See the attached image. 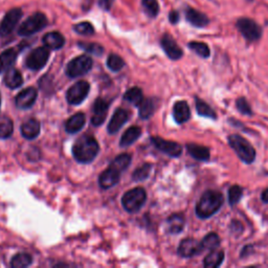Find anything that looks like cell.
<instances>
[{
	"mask_svg": "<svg viewBox=\"0 0 268 268\" xmlns=\"http://www.w3.org/2000/svg\"><path fill=\"white\" fill-rule=\"evenodd\" d=\"M100 151L99 143L95 137L84 134L72 147V154L76 161L81 163H89L94 161Z\"/></svg>",
	"mask_w": 268,
	"mask_h": 268,
	"instance_id": "cell-1",
	"label": "cell"
},
{
	"mask_svg": "<svg viewBox=\"0 0 268 268\" xmlns=\"http://www.w3.org/2000/svg\"><path fill=\"white\" fill-rule=\"evenodd\" d=\"M224 202V197L216 191H207L203 193L196 206V215L201 219L212 217L220 210Z\"/></svg>",
	"mask_w": 268,
	"mask_h": 268,
	"instance_id": "cell-2",
	"label": "cell"
},
{
	"mask_svg": "<svg viewBox=\"0 0 268 268\" xmlns=\"http://www.w3.org/2000/svg\"><path fill=\"white\" fill-rule=\"evenodd\" d=\"M228 144L236 152L238 157L245 163H252L256 159V151L254 147L249 144L244 137L238 134L228 136Z\"/></svg>",
	"mask_w": 268,
	"mask_h": 268,
	"instance_id": "cell-3",
	"label": "cell"
},
{
	"mask_svg": "<svg viewBox=\"0 0 268 268\" xmlns=\"http://www.w3.org/2000/svg\"><path fill=\"white\" fill-rule=\"evenodd\" d=\"M147 199L146 191L143 188H134L125 193L122 198V205L129 213H135L140 211L145 205Z\"/></svg>",
	"mask_w": 268,
	"mask_h": 268,
	"instance_id": "cell-4",
	"label": "cell"
},
{
	"mask_svg": "<svg viewBox=\"0 0 268 268\" xmlns=\"http://www.w3.org/2000/svg\"><path fill=\"white\" fill-rule=\"evenodd\" d=\"M48 24V18L42 13H35L20 25L18 34L26 37L34 35L37 32H40Z\"/></svg>",
	"mask_w": 268,
	"mask_h": 268,
	"instance_id": "cell-5",
	"label": "cell"
},
{
	"mask_svg": "<svg viewBox=\"0 0 268 268\" xmlns=\"http://www.w3.org/2000/svg\"><path fill=\"white\" fill-rule=\"evenodd\" d=\"M92 59L86 54H82L71 60L66 67V75L69 78H78L86 75L92 67Z\"/></svg>",
	"mask_w": 268,
	"mask_h": 268,
	"instance_id": "cell-6",
	"label": "cell"
},
{
	"mask_svg": "<svg viewBox=\"0 0 268 268\" xmlns=\"http://www.w3.org/2000/svg\"><path fill=\"white\" fill-rule=\"evenodd\" d=\"M237 27L244 38L248 41H258L262 36V29L256 21L249 18H240L237 21Z\"/></svg>",
	"mask_w": 268,
	"mask_h": 268,
	"instance_id": "cell-7",
	"label": "cell"
},
{
	"mask_svg": "<svg viewBox=\"0 0 268 268\" xmlns=\"http://www.w3.org/2000/svg\"><path fill=\"white\" fill-rule=\"evenodd\" d=\"M50 58V50L49 48H38L34 50L26 58L25 65L29 69L32 70H40L42 69L45 64L48 63Z\"/></svg>",
	"mask_w": 268,
	"mask_h": 268,
	"instance_id": "cell-8",
	"label": "cell"
},
{
	"mask_svg": "<svg viewBox=\"0 0 268 268\" xmlns=\"http://www.w3.org/2000/svg\"><path fill=\"white\" fill-rule=\"evenodd\" d=\"M90 85L86 81H80L73 84L66 94V100L70 105H79L89 94Z\"/></svg>",
	"mask_w": 268,
	"mask_h": 268,
	"instance_id": "cell-9",
	"label": "cell"
},
{
	"mask_svg": "<svg viewBox=\"0 0 268 268\" xmlns=\"http://www.w3.org/2000/svg\"><path fill=\"white\" fill-rule=\"evenodd\" d=\"M21 17L22 11L20 8H13V10L8 11L2 19L1 24H0V36H6L11 34L21 19Z\"/></svg>",
	"mask_w": 268,
	"mask_h": 268,
	"instance_id": "cell-10",
	"label": "cell"
},
{
	"mask_svg": "<svg viewBox=\"0 0 268 268\" xmlns=\"http://www.w3.org/2000/svg\"><path fill=\"white\" fill-rule=\"evenodd\" d=\"M151 142L160 151L171 157H178L182 153V147L178 143L165 141L161 137H151Z\"/></svg>",
	"mask_w": 268,
	"mask_h": 268,
	"instance_id": "cell-11",
	"label": "cell"
},
{
	"mask_svg": "<svg viewBox=\"0 0 268 268\" xmlns=\"http://www.w3.org/2000/svg\"><path fill=\"white\" fill-rule=\"evenodd\" d=\"M161 48L164 51L165 54L171 60H178L182 57L183 52L179 48V45L173 39V37L169 34H164L161 38Z\"/></svg>",
	"mask_w": 268,
	"mask_h": 268,
	"instance_id": "cell-12",
	"label": "cell"
},
{
	"mask_svg": "<svg viewBox=\"0 0 268 268\" xmlns=\"http://www.w3.org/2000/svg\"><path fill=\"white\" fill-rule=\"evenodd\" d=\"M201 252L202 248L200 242L193 238L183 239L177 249L178 255L182 258H191L200 254Z\"/></svg>",
	"mask_w": 268,
	"mask_h": 268,
	"instance_id": "cell-13",
	"label": "cell"
},
{
	"mask_svg": "<svg viewBox=\"0 0 268 268\" xmlns=\"http://www.w3.org/2000/svg\"><path fill=\"white\" fill-rule=\"evenodd\" d=\"M110 103L104 99H97L94 104V115L91 118V123L95 126H101L105 122Z\"/></svg>",
	"mask_w": 268,
	"mask_h": 268,
	"instance_id": "cell-14",
	"label": "cell"
},
{
	"mask_svg": "<svg viewBox=\"0 0 268 268\" xmlns=\"http://www.w3.org/2000/svg\"><path fill=\"white\" fill-rule=\"evenodd\" d=\"M37 96H38V92L34 87L23 89L16 97V106L19 109H29L35 104Z\"/></svg>",
	"mask_w": 268,
	"mask_h": 268,
	"instance_id": "cell-15",
	"label": "cell"
},
{
	"mask_svg": "<svg viewBox=\"0 0 268 268\" xmlns=\"http://www.w3.org/2000/svg\"><path fill=\"white\" fill-rule=\"evenodd\" d=\"M128 118H129V113L126 111V110L122 108H117L112 115V118L110 119V122H109L108 132L110 134H115L116 132H118L119 129H121L125 125V123L128 121Z\"/></svg>",
	"mask_w": 268,
	"mask_h": 268,
	"instance_id": "cell-16",
	"label": "cell"
},
{
	"mask_svg": "<svg viewBox=\"0 0 268 268\" xmlns=\"http://www.w3.org/2000/svg\"><path fill=\"white\" fill-rule=\"evenodd\" d=\"M119 174H121V172L109 167L106 171H104L100 175L99 177L100 187L103 189H109L115 186V184L119 181Z\"/></svg>",
	"mask_w": 268,
	"mask_h": 268,
	"instance_id": "cell-17",
	"label": "cell"
},
{
	"mask_svg": "<svg viewBox=\"0 0 268 268\" xmlns=\"http://www.w3.org/2000/svg\"><path fill=\"white\" fill-rule=\"evenodd\" d=\"M173 116L177 124H183L189 121L191 116V110L186 101H178L174 104Z\"/></svg>",
	"mask_w": 268,
	"mask_h": 268,
	"instance_id": "cell-18",
	"label": "cell"
},
{
	"mask_svg": "<svg viewBox=\"0 0 268 268\" xmlns=\"http://www.w3.org/2000/svg\"><path fill=\"white\" fill-rule=\"evenodd\" d=\"M186 18L187 20L195 27H205L210 22V19L206 14L200 13L199 11L192 7H187Z\"/></svg>",
	"mask_w": 268,
	"mask_h": 268,
	"instance_id": "cell-19",
	"label": "cell"
},
{
	"mask_svg": "<svg viewBox=\"0 0 268 268\" xmlns=\"http://www.w3.org/2000/svg\"><path fill=\"white\" fill-rule=\"evenodd\" d=\"M85 114L79 112L73 114L71 117L67 119V122L65 123V130L69 134H76L78 133L81 129L84 127L85 125Z\"/></svg>",
	"mask_w": 268,
	"mask_h": 268,
	"instance_id": "cell-20",
	"label": "cell"
},
{
	"mask_svg": "<svg viewBox=\"0 0 268 268\" xmlns=\"http://www.w3.org/2000/svg\"><path fill=\"white\" fill-rule=\"evenodd\" d=\"M21 134L26 140H34L40 133V123L35 118H31L21 126Z\"/></svg>",
	"mask_w": 268,
	"mask_h": 268,
	"instance_id": "cell-21",
	"label": "cell"
},
{
	"mask_svg": "<svg viewBox=\"0 0 268 268\" xmlns=\"http://www.w3.org/2000/svg\"><path fill=\"white\" fill-rule=\"evenodd\" d=\"M3 83L8 88L16 89L23 84V78L19 70H17L15 68H10L5 72Z\"/></svg>",
	"mask_w": 268,
	"mask_h": 268,
	"instance_id": "cell-22",
	"label": "cell"
},
{
	"mask_svg": "<svg viewBox=\"0 0 268 268\" xmlns=\"http://www.w3.org/2000/svg\"><path fill=\"white\" fill-rule=\"evenodd\" d=\"M187 150L193 159H195L196 161H207L210 160V156H211L210 150H209V148L205 146H200L196 144H188Z\"/></svg>",
	"mask_w": 268,
	"mask_h": 268,
	"instance_id": "cell-23",
	"label": "cell"
},
{
	"mask_svg": "<svg viewBox=\"0 0 268 268\" xmlns=\"http://www.w3.org/2000/svg\"><path fill=\"white\" fill-rule=\"evenodd\" d=\"M43 43L51 50H60L65 44V39L60 33L52 32L43 37Z\"/></svg>",
	"mask_w": 268,
	"mask_h": 268,
	"instance_id": "cell-24",
	"label": "cell"
},
{
	"mask_svg": "<svg viewBox=\"0 0 268 268\" xmlns=\"http://www.w3.org/2000/svg\"><path fill=\"white\" fill-rule=\"evenodd\" d=\"M186 220L181 214H174L167 220V229L169 234H179L182 232Z\"/></svg>",
	"mask_w": 268,
	"mask_h": 268,
	"instance_id": "cell-25",
	"label": "cell"
},
{
	"mask_svg": "<svg viewBox=\"0 0 268 268\" xmlns=\"http://www.w3.org/2000/svg\"><path fill=\"white\" fill-rule=\"evenodd\" d=\"M17 59V52L13 49L4 51L0 54V73L12 68Z\"/></svg>",
	"mask_w": 268,
	"mask_h": 268,
	"instance_id": "cell-26",
	"label": "cell"
},
{
	"mask_svg": "<svg viewBox=\"0 0 268 268\" xmlns=\"http://www.w3.org/2000/svg\"><path fill=\"white\" fill-rule=\"evenodd\" d=\"M142 134V129L137 126H133L131 128H129L128 130L123 134L121 142H119V146L121 147H129L132 145L136 140H138V137Z\"/></svg>",
	"mask_w": 268,
	"mask_h": 268,
	"instance_id": "cell-27",
	"label": "cell"
},
{
	"mask_svg": "<svg viewBox=\"0 0 268 268\" xmlns=\"http://www.w3.org/2000/svg\"><path fill=\"white\" fill-rule=\"evenodd\" d=\"M224 260V253L222 251H214L210 253L203 261V265L207 268H217L222 264Z\"/></svg>",
	"mask_w": 268,
	"mask_h": 268,
	"instance_id": "cell-28",
	"label": "cell"
},
{
	"mask_svg": "<svg viewBox=\"0 0 268 268\" xmlns=\"http://www.w3.org/2000/svg\"><path fill=\"white\" fill-rule=\"evenodd\" d=\"M202 252L203 251H214L220 245V238L216 233H210L200 242Z\"/></svg>",
	"mask_w": 268,
	"mask_h": 268,
	"instance_id": "cell-29",
	"label": "cell"
},
{
	"mask_svg": "<svg viewBox=\"0 0 268 268\" xmlns=\"http://www.w3.org/2000/svg\"><path fill=\"white\" fill-rule=\"evenodd\" d=\"M138 107H140V116L143 119L150 118L155 111L154 102L151 99L143 100L142 103L138 105Z\"/></svg>",
	"mask_w": 268,
	"mask_h": 268,
	"instance_id": "cell-30",
	"label": "cell"
},
{
	"mask_svg": "<svg viewBox=\"0 0 268 268\" xmlns=\"http://www.w3.org/2000/svg\"><path fill=\"white\" fill-rule=\"evenodd\" d=\"M196 100V110H197V113L201 116H206V117H210V118H213L215 119L217 114L216 112L213 110V108L207 104L205 101L203 100H200L198 98L195 99Z\"/></svg>",
	"mask_w": 268,
	"mask_h": 268,
	"instance_id": "cell-31",
	"label": "cell"
},
{
	"mask_svg": "<svg viewBox=\"0 0 268 268\" xmlns=\"http://www.w3.org/2000/svg\"><path fill=\"white\" fill-rule=\"evenodd\" d=\"M124 99L126 101H128L129 103H131L135 106H138L142 103V101L144 100L143 91L141 88H138V87L130 88L129 90H127V92L124 96Z\"/></svg>",
	"mask_w": 268,
	"mask_h": 268,
	"instance_id": "cell-32",
	"label": "cell"
},
{
	"mask_svg": "<svg viewBox=\"0 0 268 268\" xmlns=\"http://www.w3.org/2000/svg\"><path fill=\"white\" fill-rule=\"evenodd\" d=\"M131 163V156L129 154H121L115 157V160L110 164V167L117 170L118 172H123L125 171L129 164Z\"/></svg>",
	"mask_w": 268,
	"mask_h": 268,
	"instance_id": "cell-33",
	"label": "cell"
},
{
	"mask_svg": "<svg viewBox=\"0 0 268 268\" xmlns=\"http://www.w3.org/2000/svg\"><path fill=\"white\" fill-rule=\"evenodd\" d=\"M33 262V258L31 255L21 253V254H17L16 256L13 257L11 265L14 268H24L30 266Z\"/></svg>",
	"mask_w": 268,
	"mask_h": 268,
	"instance_id": "cell-34",
	"label": "cell"
},
{
	"mask_svg": "<svg viewBox=\"0 0 268 268\" xmlns=\"http://www.w3.org/2000/svg\"><path fill=\"white\" fill-rule=\"evenodd\" d=\"M14 125L11 118L0 116V138H8L13 134Z\"/></svg>",
	"mask_w": 268,
	"mask_h": 268,
	"instance_id": "cell-35",
	"label": "cell"
},
{
	"mask_svg": "<svg viewBox=\"0 0 268 268\" xmlns=\"http://www.w3.org/2000/svg\"><path fill=\"white\" fill-rule=\"evenodd\" d=\"M189 48L194 52L196 53L199 57L201 58H209L211 54V51L210 48L208 46V44L203 43V42H197V41H193L189 43Z\"/></svg>",
	"mask_w": 268,
	"mask_h": 268,
	"instance_id": "cell-36",
	"label": "cell"
},
{
	"mask_svg": "<svg viewBox=\"0 0 268 268\" xmlns=\"http://www.w3.org/2000/svg\"><path fill=\"white\" fill-rule=\"evenodd\" d=\"M107 66L110 70L119 71L125 66V62L121 57L117 56V54H111L107 59Z\"/></svg>",
	"mask_w": 268,
	"mask_h": 268,
	"instance_id": "cell-37",
	"label": "cell"
},
{
	"mask_svg": "<svg viewBox=\"0 0 268 268\" xmlns=\"http://www.w3.org/2000/svg\"><path fill=\"white\" fill-rule=\"evenodd\" d=\"M152 170V164L151 163H145L142 167L136 169L133 173V179L135 181H143L149 177L150 172Z\"/></svg>",
	"mask_w": 268,
	"mask_h": 268,
	"instance_id": "cell-38",
	"label": "cell"
},
{
	"mask_svg": "<svg viewBox=\"0 0 268 268\" xmlns=\"http://www.w3.org/2000/svg\"><path fill=\"white\" fill-rule=\"evenodd\" d=\"M79 46L82 50H84L85 52H87L89 54H96V56H101V54H103V53H104V49L102 48L100 44H97V43L80 42Z\"/></svg>",
	"mask_w": 268,
	"mask_h": 268,
	"instance_id": "cell-39",
	"label": "cell"
},
{
	"mask_svg": "<svg viewBox=\"0 0 268 268\" xmlns=\"http://www.w3.org/2000/svg\"><path fill=\"white\" fill-rule=\"evenodd\" d=\"M143 6L146 13L150 17H156L160 12V5L157 0H143Z\"/></svg>",
	"mask_w": 268,
	"mask_h": 268,
	"instance_id": "cell-40",
	"label": "cell"
},
{
	"mask_svg": "<svg viewBox=\"0 0 268 268\" xmlns=\"http://www.w3.org/2000/svg\"><path fill=\"white\" fill-rule=\"evenodd\" d=\"M243 195L242 188L239 186H233L228 190V202L230 206H235L240 201Z\"/></svg>",
	"mask_w": 268,
	"mask_h": 268,
	"instance_id": "cell-41",
	"label": "cell"
},
{
	"mask_svg": "<svg viewBox=\"0 0 268 268\" xmlns=\"http://www.w3.org/2000/svg\"><path fill=\"white\" fill-rule=\"evenodd\" d=\"M237 108L240 112H241L242 114L244 115H248V116H252L254 114L253 110H252V107L251 105L248 104V102L246 101L245 98H240L237 100Z\"/></svg>",
	"mask_w": 268,
	"mask_h": 268,
	"instance_id": "cell-42",
	"label": "cell"
},
{
	"mask_svg": "<svg viewBox=\"0 0 268 268\" xmlns=\"http://www.w3.org/2000/svg\"><path fill=\"white\" fill-rule=\"evenodd\" d=\"M75 31L80 34V35H84V36H89L95 33V29L94 26H92L91 23L89 22H81L75 25Z\"/></svg>",
	"mask_w": 268,
	"mask_h": 268,
	"instance_id": "cell-43",
	"label": "cell"
},
{
	"mask_svg": "<svg viewBox=\"0 0 268 268\" xmlns=\"http://www.w3.org/2000/svg\"><path fill=\"white\" fill-rule=\"evenodd\" d=\"M113 2H114V0H98L99 5L103 8V10H106V11L110 10V7L112 6Z\"/></svg>",
	"mask_w": 268,
	"mask_h": 268,
	"instance_id": "cell-44",
	"label": "cell"
},
{
	"mask_svg": "<svg viewBox=\"0 0 268 268\" xmlns=\"http://www.w3.org/2000/svg\"><path fill=\"white\" fill-rule=\"evenodd\" d=\"M169 20L171 23L176 24L179 21V14L176 11H172L169 15Z\"/></svg>",
	"mask_w": 268,
	"mask_h": 268,
	"instance_id": "cell-45",
	"label": "cell"
},
{
	"mask_svg": "<svg viewBox=\"0 0 268 268\" xmlns=\"http://www.w3.org/2000/svg\"><path fill=\"white\" fill-rule=\"evenodd\" d=\"M261 199L264 203H268V189H266L261 195Z\"/></svg>",
	"mask_w": 268,
	"mask_h": 268,
	"instance_id": "cell-46",
	"label": "cell"
},
{
	"mask_svg": "<svg viewBox=\"0 0 268 268\" xmlns=\"http://www.w3.org/2000/svg\"><path fill=\"white\" fill-rule=\"evenodd\" d=\"M0 106H1V96H0Z\"/></svg>",
	"mask_w": 268,
	"mask_h": 268,
	"instance_id": "cell-47",
	"label": "cell"
}]
</instances>
